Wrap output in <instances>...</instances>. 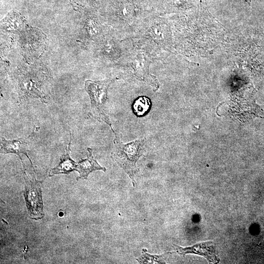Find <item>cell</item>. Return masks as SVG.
Segmentation results:
<instances>
[{
	"mask_svg": "<svg viewBox=\"0 0 264 264\" xmlns=\"http://www.w3.org/2000/svg\"><path fill=\"white\" fill-rule=\"evenodd\" d=\"M111 83L110 80L102 82L87 80L85 82V88L90 96L92 109L107 123H108L107 118L102 109L107 99V90Z\"/></svg>",
	"mask_w": 264,
	"mask_h": 264,
	"instance_id": "2",
	"label": "cell"
},
{
	"mask_svg": "<svg viewBox=\"0 0 264 264\" xmlns=\"http://www.w3.org/2000/svg\"><path fill=\"white\" fill-rule=\"evenodd\" d=\"M167 253L161 255H151L146 250L143 249L141 255L136 259L140 264H164L165 263V255Z\"/></svg>",
	"mask_w": 264,
	"mask_h": 264,
	"instance_id": "9",
	"label": "cell"
},
{
	"mask_svg": "<svg viewBox=\"0 0 264 264\" xmlns=\"http://www.w3.org/2000/svg\"><path fill=\"white\" fill-rule=\"evenodd\" d=\"M175 246L176 252L182 256L189 253L195 254L203 256L209 263H216L219 262L212 242H201L186 247L176 245H175Z\"/></svg>",
	"mask_w": 264,
	"mask_h": 264,
	"instance_id": "3",
	"label": "cell"
},
{
	"mask_svg": "<svg viewBox=\"0 0 264 264\" xmlns=\"http://www.w3.org/2000/svg\"><path fill=\"white\" fill-rule=\"evenodd\" d=\"M88 157L80 161L77 164L76 171L79 173V177L77 179H87L88 174L96 170H102L104 172L106 169L105 167L101 166L94 158L92 150L90 148L88 149Z\"/></svg>",
	"mask_w": 264,
	"mask_h": 264,
	"instance_id": "7",
	"label": "cell"
},
{
	"mask_svg": "<svg viewBox=\"0 0 264 264\" xmlns=\"http://www.w3.org/2000/svg\"><path fill=\"white\" fill-rule=\"evenodd\" d=\"M0 153L2 154L14 153L17 154L21 159L20 154H23L28 157L32 164V162L27 154V143L23 139L7 140L1 137Z\"/></svg>",
	"mask_w": 264,
	"mask_h": 264,
	"instance_id": "5",
	"label": "cell"
},
{
	"mask_svg": "<svg viewBox=\"0 0 264 264\" xmlns=\"http://www.w3.org/2000/svg\"><path fill=\"white\" fill-rule=\"evenodd\" d=\"M149 99L145 96L137 98L132 104V110L137 116L145 115L149 111L151 107Z\"/></svg>",
	"mask_w": 264,
	"mask_h": 264,
	"instance_id": "8",
	"label": "cell"
},
{
	"mask_svg": "<svg viewBox=\"0 0 264 264\" xmlns=\"http://www.w3.org/2000/svg\"><path fill=\"white\" fill-rule=\"evenodd\" d=\"M32 188L30 186L26 187L24 192V197L26 199L27 206L30 215H34V216H38V218H41L44 216L42 211V191L41 188Z\"/></svg>",
	"mask_w": 264,
	"mask_h": 264,
	"instance_id": "4",
	"label": "cell"
},
{
	"mask_svg": "<svg viewBox=\"0 0 264 264\" xmlns=\"http://www.w3.org/2000/svg\"><path fill=\"white\" fill-rule=\"evenodd\" d=\"M245 1L248 3L249 5H250L251 0H245Z\"/></svg>",
	"mask_w": 264,
	"mask_h": 264,
	"instance_id": "10",
	"label": "cell"
},
{
	"mask_svg": "<svg viewBox=\"0 0 264 264\" xmlns=\"http://www.w3.org/2000/svg\"><path fill=\"white\" fill-rule=\"evenodd\" d=\"M114 145L115 160L129 175L135 187L134 176L139 171L136 163L143 154L144 140L138 139L127 144L115 140Z\"/></svg>",
	"mask_w": 264,
	"mask_h": 264,
	"instance_id": "1",
	"label": "cell"
},
{
	"mask_svg": "<svg viewBox=\"0 0 264 264\" xmlns=\"http://www.w3.org/2000/svg\"><path fill=\"white\" fill-rule=\"evenodd\" d=\"M70 141L66 149V153L61 156L60 162L59 164L54 168L50 169L48 173L49 176L55 174H68L73 170H76L77 163L73 160L70 156V144L71 141V135L70 132Z\"/></svg>",
	"mask_w": 264,
	"mask_h": 264,
	"instance_id": "6",
	"label": "cell"
}]
</instances>
